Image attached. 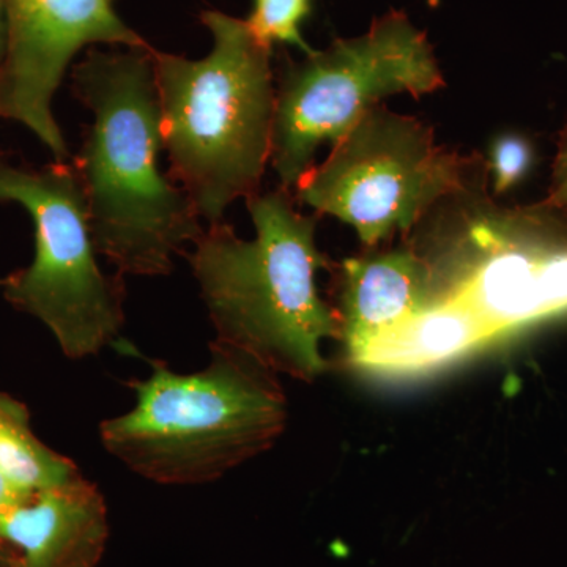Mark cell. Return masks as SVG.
I'll use <instances>...</instances> for the list:
<instances>
[{"label":"cell","mask_w":567,"mask_h":567,"mask_svg":"<svg viewBox=\"0 0 567 567\" xmlns=\"http://www.w3.org/2000/svg\"><path fill=\"white\" fill-rule=\"evenodd\" d=\"M309 10L311 0H254V10L246 24L265 47L287 43L300 48L305 54H311L312 50L300 31Z\"/></svg>","instance_id":"obj_14"},{"label":"cell","mask_w":567,"mask_h":567,"mask_svg":"<svg viewBox=\"0 0 567 567\" xmlns=\"http://www.w3.org/2000/svg\"><path fill=\"white\" fill-rule=\"evenodd\" d=\"M0 567H13V565H11L10 554L2 544H0Z\"/></svg>","instance_id":"obj_19"},{"label":"cell","mask_w":567,"mask_h":567,"mask_svg":"<svg viewBox=\"0 0 567 567\" xmlns=\"http://www.w3.org/2000/svg\"><path fill=\"white\" fill-rule=\"evenodd\" d=\"M31 492L24 491V488L18 487L17 484L11 483L9 477L0 473V516L10 507L20 503L22 498H25Z\"/></svg>","instance_id":"obj_16"},{"label":"cell","mask_w":567,"mask_h":567,"mask_svg":"<svg viewBox=\"0 0 567 567\" xmlns=\"http://www.w3.org/2000/svg\"><path fill=\"white\" fill-rule=\"evenodd\" d=\"M213 48L200 61L153 51L171 174L208 224L260 193L270 163L276 87L271 48L244 20L200 14Z\"/></svg>","instance_id":"obj_3"},{"label":"cell","mask_w":567,"mask_h":567,"mask_svg":"<svg viewBox=\"0 0 567 567\" xmlns=\"http://www.w3.org/2000/svg\"><path fill=\"white\" fill-rule=\"evenodd\" d=\"M246 204L254 240L238 238L230 224L215 223L186 254L215 341L275 374L312 382L327 369L323 339L341 338V320L317 289L327 259L316 245V218L301 215L282 186Z\"/></svg>","instance_id":"obj_2"},{"label":"cell","mask_w":567,"mask_h":567,"mask_svg":"<svg viewBox=\"0 0 567 567\" xmlns=\"http://www.w3.org/2000/svg\"><path fill=\"white\" fill-rule=\"evenodd\" d=\"M7 35H9V25H7V0H0V63L6 58Z\"/></svg>","instance_id":"obj_17"},{"label":"cell","mask_w":567,"mask_h":567,"mask_svg":"<svg viewBox=\"0 0 567 567\" xmlns=\"http://www.w3.org/2000/svg\"><path fill=\"white\" fill-rule=\"evenodd\" d=\"M110 537L106 503L80 475L31 492L0 516L13 567H99Z\"/></svg>","instance_id":"obj_9"},{"label":"cell","mask_w":567,"mask_h":567,"mask_svg":"<svg viewBox=\"0 0 567 567\" xmlns=\"http://www.w3.org/2000/svg\"><path fill=\"white\" fill-rule=\"evenodd\" d=\"M7 25L0 118L28 126L55 162H66L69 145L51 103L71 59L87 44H151L115 13L114 0H7Z\"/></svg>","instance_id":"obj_8"},{"label":"cell","mask_w":567,"mask_h":567,"mask_svg":"<svg viewBox=\"0 0 567 567\" xmlns=\"http://www.w3.org/2000/svg\"><path fill=\"white\" fill-rule=\"evenodd\" d=\"M207 368L177 374L153 363L130 383L136 404L100 425L103 446L137 475L166 486L213 483L275 445L287 399L274 371L213 341Z\"/></svg>","instance_id":"obj_4"},{"label":"cell","mask_w":567,"mask_h":567,"mask_svg":"<svg viewBox=\"0 0 567 567\" xmlns=\"http://www.w3.org/2000/svg\"><path fill=\"white\" fill-rule=\"evenodd\" d=\"M153 48L87 52L71 91L93 112L73 159L96 251L118 275L164 276L203 235L200 216L158 169L164 147Z\"/></svg>","instance_id":"obj_1"},{"label":"cell","mask_w":567,"mask_h":567,"mask_svg":"<svg viewBox=\"0 0 567 567\" xmlns=\"http://www.w3.org/2000/svg\"><path fill=\"white\" fill-rule=\"evenodd\" d=\"M453 297L476 312L492 333L567 308V254L539 256L495 245Z\"/></svg>","instance_id":"obj_10"},{"label":"cell","mask_w":567,"mask_h":567,"mask_svg":"<svg viewBox=\"0 0 567 567\" xmlns=\"http://www.w3.org/2000/svg\"><path fill=\"white\" fill-rule=\"evenodd\" d=\"M492 336L487 323L451 295L380 338L354 363L377 371H416L450 360Z\"/></svg>","instance_id":"obj_12"},{"label":"cell","mask_w":567,"mask_h":567,"mask_svg":"<svg viewBox=\"0 0 567 567\" xmlns=\"http://www.w3.org/2000/svg\"><path fill=\"white\" fill-rule=\"evenodd\" d=\"M0 203L22 205L35 227L32 264L0 278L3 297L47 324L66 357L100 353L125 322V284L100 268L73 163L33 167L0 152Z\"/></svg>","instance_id":"obj_5"},{"label":"cell","mask_w":567,"mask_h":567,"mask_svg":"<svg viewBox=\"0 0 567 567\" xmlns=\"http://www.w3.org/2000/svg\"><path fill=\"white\" fill-rule=\"evenodd\" d=\"M442 85L431 44L402 11H390L364 35L287 63L276 89L270 156L282 188H295L316 152L342 140L380 100L427 95Z\"/></svg>","instance_id":"obj_6"},{"label":"cell","mask_w":567,"mask_h":567,"mask_svg":"<svg viewBox=\"0 0 567 567\" xmlns=\"http://www.w3.org/2000/svg\"><path fill=\"white\" fill-rule=\"evenodd\" d=\"M429 282L427 265L410 251L346 260L339 320L350 358L431 306Z\"/></svg>","instance_id":"obj_11"},{"label":"cell","mask_w":567,"mask_h":567,"mask_svg":"<svg viewBox=\"0 0 567 567\" xmlns=\"http://www.w3.org/2000/svg\"><path fill=\"white\" fill-rule=\"evenodd\" d=\"M492 173L496 193H505L525 174L532 164V148L518 136H503L492 148Z\"/></svg>","instance_id":"obj_15"},{"label":"cell","mask_w":567,"mask_h":567,"mask_svg":"<svg viewBox=\"0 0 567 567\" xmlns=\"http://www.w3.org/2000/svg\"><path fill=\"white\" fill-rule=\"evenodd\" d=\"M0 473L18 487L35 492L65 483L80 470L37 439L24 404L0 393Z\"/></svg>","instance_id":"obj_13"},{"label":"cell","mask_w":567,"mask_h":567,"mask_svg":"<svg viewBox=\"0 0 567 567\" xmlns=\"http://www.w3.org/2000/svg\"><path fill=\"white\" fill-rule=\"evenodd\" d=\"M466 162L416 118L374 106L295 185L300 203L336 216L372 246L409 230L443 197L464 192Z\"/></svg>","instance_id":"obj_7"},{"label":"cell","mask_w":567,"mask_h":567,"mask_svg":"<svg viewBox=\"0 0 567 567\" xmlns=\"http://www.w3.org/2000/svg\"><path fill=\"white\" fill-rule=\"evenodd\" d=\"M561 167H563V171H565V175H563V177H567V156H566V162L561 164Z\"/></svg>","instance_id":"obj_20"},{"label":"cell","mask_w":567,"mask_h":567,"mask_svg":"<svg viewBox=\"0 0 567 567\" xmlns=\"http://www.w3.org/2000/svg\"><path fill=\"white\" fill-rule=\"evenodd\" d=\"M550 204L557 205V207H567V177L561 178L558 188L551 194Z\"/></svg>","instance_id":"obj_18"}]
</instances>
